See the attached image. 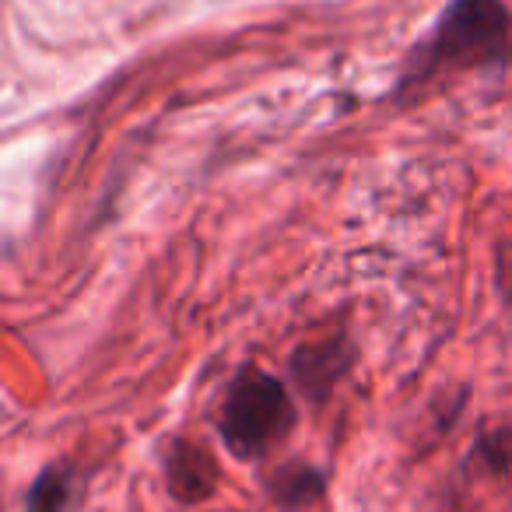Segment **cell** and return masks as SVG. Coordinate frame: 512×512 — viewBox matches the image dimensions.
<instances>
[{
	"mask_svg": "<svg viewBox=\"0 0 512 512\" xmlns=\"http://www.w3.org/2000/svg\"><path fill=\"white\" fill-rule=\"evenodd\" d=\"M470 71H512V8L505 0H449L439 22L400 64L390 99H425L428 88Z\"/></svg>",
	"mask_w": 512,
	"mask_h": 512,
	"instance_id": "1",
	"label": "cell"
},
{
	"mask_svg": "<svg viewBox=\"0 0 512 512\" xmlns=\"http://www.w3.org/2000/svg\"><path fill=\"white\" fill-rule=\"evenodd\" d=\"M295 400L278 376L260 365H246L232 376L221 397L218 432L235 460H264L295 432Z\"/></svg>",
	"mask_w": 512,
	"mask_h": 512,
	"instance_id": "2",
	"label": "cell"
},
{
	"mask_svg": "<svg viewBox=\"0 0 512 512\" xmlns=\"http://www.w3.org/2000/svg\"><path fill=\"white\" fill-rule=\"evenodd\" d=\"M88 488V474L74 460H53L25 491V512H78Z\"/></svg>",
	"mask_w": 512,
	"mask_h": 512,
	"instance_id": "5",
	"label": "cell"
},
{
	"mask_svg": "<svg viewBox=\"0 0 512 512\" xmlns=\"http://www.w3.org/2000/svg\"><path fill=\"white\" fill-rule=\"evenodd\" d=\"M467 474L505 481L512 474V425L484 428L467 456Z\"/></svg>",
	"mask_w": 512,
	"mask_h": 512,
	"instance_id": "7",
	"label": "cell"
},
{
	"mask_svg": "<svg viewBox=\"0 0 512 512\" xmlns=\"http://www.w3.org/2000/svg\"><path fill=\"white\" fill-rule=\"evenodd\" d=\"M267 491L278 505L285 509H306V505L320 502L327 491V477L306 460H288L267 474Z\"/></svg>",
	"mask_w": 512,
	"mask_h": 512,
	"instance_id": "6",
	"label": "cell"
},
{
	"mask_svg": "<svg viewBox=\"0 0 512 512\" xmlns=\"http://www.w3.org/2000/svg\"><path fill=\"white\" fill-rule=\"evenodd\" d=\"M355 344L348 334H330L320 341H306L292 351L288 358V372H292L295 386L302 390V397L313 400L316 407H323L334 397L337 386L348 379L351 365H355Z\"/></svg>",
	"mask_w": 512,
	"mask_h": 512,
	"instance_id": "3",
	"label": "cell"
},
{
	"mask_svg": "<svg viewBox=\"0 0 512 512\" xmlns=\"http://www.w3.org/2000/svg\"><path fill=\"white\" fill-rule=\"evenodd\" d=\"M162 474L165 488L176 502L183 505H200L218 491L221 484V467L218 456L197 439H169L162 453Z\"/></svg>",
	"mask_w": 512,
	"mask_h": 512,
	"instance_id": "4",
	"label": "cell"
}]
</instances>
